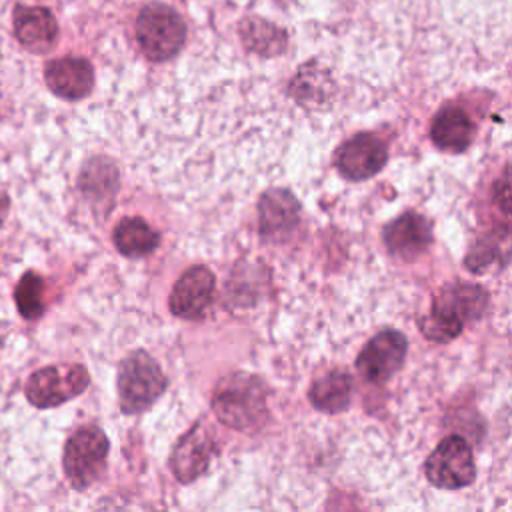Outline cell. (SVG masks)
<instances>
[{
    "label": "cell",
    "instance_id": "18",
    "mask_svg": "<svg viewBox=\"0 0 512 512\" xmlns=\"http://www.w3.org/2000/svg\"><path fill=\"white\" fill-rule=\"evenodd\" d=\"M158 234L142 220V218H124L114 228V244L116 248L130 258L146 256L156 250Z\"/></svg>",
    "mask_w": 512,
    "mask_h": 512
},
{
    "label": "cell",
    "instance_id": "20",
    "mask_svg": "<svg viewBox=\"0 0 512 512\" xmlns=\"http://www.w3.org/2000/svg\"><path fill=\"white\" fill-rule=\"evenodd\" d=\"M18 312L26 320H36L44 312V280L36 272H26L14 292Z\"/></svg>",
    "mask_w": 512,
    "mask_h": 512
},
{
    "label": "cell",
    "instance_id": "19",
    "mask_svg": "<svg viewBox=\"0 0 512 512\" xmlns=\"http://www.w3.org/2000/svg\"><path fill=\"white\" fill-rule=\"evenodd\" d=\"M240 36L252 52L262 56H274L286 48L284 30L260 18L244 20L240 26Z\"/></svg>",
    "mask_w": 512,
    "mask_h": 512
},
{
    "label": "cell",
    "instance_id": "7",
    "mask_svg": "<svg viewBox=\"0 0 512 512\" xmlns=\"http://www.w3.org/2000/svg\"><path fill=\"white\" fill-rule=\"evenodd\" d=\"M408 350L406 336L398 330H382L366 342L356 358L358 372L374 384L390 380L404 362Z\"/></svg>",
    "mask_w": 512,
    "mask_h": 512
},
{
    "label": "cell",
    "instance_id": "3",
    "mask_svg": "<svg viewBox=\"0 0 512 512\" xmlns=\"http://www.w3.org/2000/svg\"><path fill=\"white\" fill-rule=\"evenodd\" d=\"M136 38L144 56L154 62L176 56L186 40L182 18L164 4H148L136 20Z\"/></svg>",
    "mask_w": 512,
    "mask_h": 512
},
{
    "label": "cell",
    "instance_id": "6",
    "mask_svg": "<svg viewBox=\"0 0 512 512\" xmlns=\"http://www.w3.org/2000/svg\"><path fill=\"white\" fill-rule=\"evenodd\" d=\"M90 376L80 364L46 366L36 370L26 384L28 400L38 408L58 406L88 388Z\"/></svg>",
    "mask_w": 512,
    "mask_h": 512
},
{
    "label": "cell",
    "instance_id": "1",
    "mask_svg": "<svg viewBox=\"0 0 512 512\" xmlns=\"http://www.w3.org/2000/svg\"><path fill=\"white\" fill-rule=\"evenodd\" d=\"M212 410L230 428H258L266 420L264 382L248 372H234L222 378L212 396Z\"/></svg>",
    "mask_w": 512,
    "mask_h": 512
},
{
    "label": "cell",
    "instance_id": "12",
    "mask_svg": "<svg viewBox=\"0 0 512 512\" xmlns=\"http://www.w3.org/2000/svg\"><path fill=\"white\" fill-rule=\"evenodd\" d=\"M14 34L30 52H48L58 38L56 18L42 6H18L14 10Z\"/></svg>",
    "mask_w": 512,
    "mask_h": 512
},
{
    "label": "cell",
    "instance_id": "11",
    "mask_svg": "<svg viewBox=\"0 0 512 512\" xmlns=\"http://www.w3.org/2000/svg\"><path fill=\"white\" fill-rule=\"evenodd\" d=\"M44 78L48 88L64 100H80L88 96L94 86V70L90 62L78 56H64L48 62Z\"/></svg>",
    "mask_w": 512,
    "mask_h": 512
},
{
    "label": "cell",
    "instance_id": "22",
    "mask_svg": "<svg viewBox=\"0 0 512 512\" xmlns=\"http://www.w3.org/2000/svg\"><path fill=\"white\" fill-rule=\"evenodd\" d=\"M8 206H10L8 196H6V192L0 188V226L4 224V220H6V216H8Z\"/></svg>",
    "mask_w": 512,
    "mask_h": 512
},
{
    "label": "cell",
    "instance_id": "17",
    "mask_svg": "<svg viewBox=\"0 0 512 512\" xmlns=\"http://www.w3.org/2000/svg\"><path fill=\"white\" fill-rule=\"evenodd\" d=\"M352 382L350 376L342 370H330L314 380L308 396L314 408L326 414H338L350 404Z\"/></svg>",
    "mask_w": 512,
    "mask_h": 512
},
{
    "label": "cell",
    "instance_id": "16",
    "mask_svg": "<svg viewBox=\"0 0 512 512\" xmlns=\"http://www.w3.org/2000/svg\"><path fill=\"white\" fill-rule=\"evenodd\" d=\"M488 304V296L480 286L474 284H452L446 286L432 304V310L454 318L458 322L476 320L482 316Z\"/></svg>",
    "mask_w": 512,
    "mask_h": 512
},
{
    "label": "cell",
    "instance_id": "8",
    "mask_svg": "<svg viewBox=\"0 0 512 512\" xmlns=\"http://www.w3.org/2000/svg\"><path fill=\"white\" fill-rule=\"evenodd\" d=\"M386 146L372 134H356L348 138L334 156L338 172L348 180H366L378 174L386 164Z\"/></svg>",
    "mask_w": 512,
    "mask_h": 512
},
{
    "label": "cell",
    "instance_id": "10",
    "mask_svg": "<svg viewBox=\"0 0 512 512\" xmlns=\"http://www.w3.org/2000/svg\"><path fill=\"white\" fill-rule=\"evenodd\" d=\"M212 454H214V442H212L210 430H206L202 424H196L178 440V444L172 450V456H170L172 474L180 482H192L206 472Z\"/></svg>",
    "mask_w": 512,
    "mask_h": 512
},
{
    "label": "cell",
    "instance_id": "14",
    "mask_svg": "<svg viewBox=\"0 0 512 512\" xmlns=\"http://www.w3.org/2000/svg\"><path fill=\"white\" fill-rule=\"evenodd\" d=\"M386 248L400 258H414L422 254L432 242V230L424 216L416 212H406L386 224L384 228Z\"/></svg>",
    "mask_w": 512,
    "mask_h": 512
},
{
    "label": "cell",
    "instance_id": "2",
    "mask_svg": "<svg viewBox=\"0 0 512 512\" xmlns=\"http://www.w3.org/2000/svg\"><path fill=\"white\" fill-rule=\"evenodd\" d=\"M166 376L156 360L136 350L126 356L118 368V398L124 414H140L150 408L166 390Z\"/></svg>",
    "mask_w": 512,
    "mask_h": 512
},
{
    "label": "cell",
    "instance_id": "13",
    "mask_svg": "<svg viewBox=\"0 0 512 512\" xmlns=\"http://www.w3.org/2000/svg\"><path fill=\"white\" fill-rule=\"evenodd\" d=\"M260 234L268 240H284L300 220V204L282 188H274L260 198Z\"/></svg>",
    "mask_w": 512,
    "mask_h": 512
},
{
    "label": "cell",
    "instance_id": "4",
    "mask_svg": "<svg viewBox=\"0 0 512 512\" xmlns=\"http://www.w3.org/2000/svg\"><path fill=\"white\" fill-rule=\"evenodd\" d=\"M108 456V438L98 426L76 430L64 448V472L76 490L88 488L104 470Z\"/></svg>",
    "mask_w": 512,
    "mask_h": 512
},
{
    "label": "cell",
    "instance_id": "15",
    "mask_svg": "<svg viewBox=\"0 0 512 512\" xmlns=\"http://www.w3.org/2000/svg\"><path fill=\"white\" fill-rule=\"evenodd\" d=\"M474 124L458 106L442 108L430 126L432 142L446 152H464L474 138Z\"/></svg>",
    "mask_w": 512,
    "mask_h": 512
},
{
    "label": "cell",
    "instance_id": "21",
    "mask_svg": "<svg viewBox=\"0 0 512 512\" xmlns=\"http://www.w3.org/2000/svg\"><path fill=\"white\" fill-rule=\"evenodd\" d=\"M462 328V322L448 318L436 310H430L424 318H420V330L432 342H450L462 332Z\"/></svg>",
    "mask_w": 512,
    "mask_h": 512
},
{
    "label": "cell",
    "instance_id": "5",
    "mask_svg": "<svg viewBox=\"0 0 512 512\" xmlns=\"http://www.w3.org/2000/svg\"><path fill=\"white\" fill-rule=\"evenodd\" d=\"M426 478L442 490H456L472 484L476 464L468 442L460 436H446L426 460Z\"/></svg>",
    "mask_w": 512,
    "mask_h": 512
},
{
    "label": "cell",
    "instance_id": "9",
    "mask_svg": "<svg viewBox=\"0 0 512 512\" xmlns=\"http://www.w3.org/2000/svg\"><path fill=\"white\" fill-rule=\"evenodd\" d=\"M216 290L214 274L204 266L188 268L174 284L170 294V310L184 320H198L212 304Z\"/></svg>",
    "mask_w": 512,
    "mask_h": 512
}]
</instances>
